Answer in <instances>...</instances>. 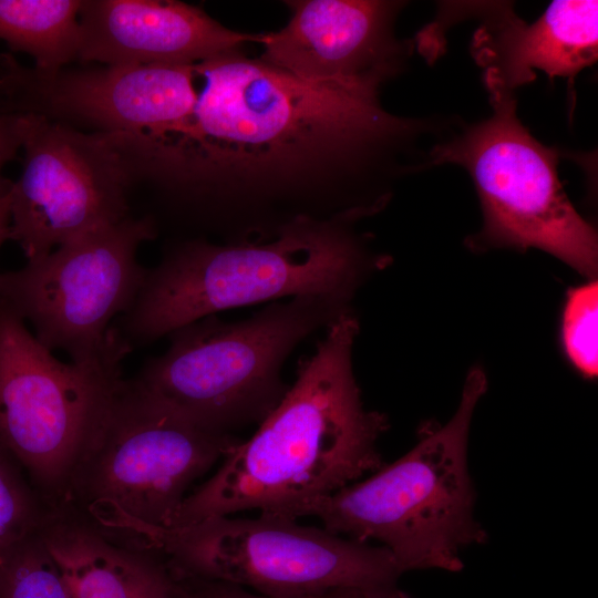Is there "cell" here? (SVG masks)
<instances>
[{"label": "cell", "mask_w": 598, "mask_h": 598, "mask_svg": "<svg viewBox=\"0 0 598 598\" xmlns=\"http://www.w3.org/2000/svg\"><path fill=\"white\" fill-rule=\"evenodd\" d=\"M205 85L190 115L156 135H137L138 178L195 193L347 155L409 130L384 112L375 85L302 81L231 52L196 63Z\"/></svg>", "instance_id": "cell-1"}, {"label": "cell", "mask_w": 598, "mask_h": 598, "mask_svg": "<svg viewBox=\"0 0 598 598\" xmlns=\"http://www.w3.org/2000/svg\"><path fill=\"white\" fill-rule=\"evenodd\" d=\"M358 331L351 311L327 327L281 401L186 496L169 527L249 509L297 519L306 505L385 464L377 441L388 420L364 409L353 373Z\"/></svg>", "instance_id": "cell-2"}, {"label": "cell", "mask_w": 598, "mask_h": 598, "mask_svg": "<svg viewBox=\"0 0 598 598\" xmlns=\"http://www.w3.org/2000/svg\"><path fill=\"white\" fill-rule=\"evenodd\" d=\"M122 378L107 393L71 457L61 509L103 537L137 548L144 533L169 527L190 486L238 444Z\"/></svg>", "instance_id": "cell-3"}, {"label": "cell", "mask_w": 598, "mask_h": 598, "mask_svg": "<svg viewBox=\"0 0 598 598\" xmlns=\"http://www.w3.org/2000/svg\"><path fill=\"white\" fill-rule=\"evenodd\" d=\"M381 264L342 223L307 216L289 221L265 244L185 243L146 271L117 331L132 347L218 311L266 300L327 296L349 302Z\"/></svg>", "instance_id": "cell-4"}, {"label": "cell", "mask_w": 598, "mask_h": 598, "mask_svg": "<svg viewBox=\"0 0 598 598\" xmlns=\"http://www.w3.org/2000/svg\"><path fill=\"white\" fill-rule=\"evenodd\" d=\"M486 386L484 372L473 369L447 423L424 424L417 443L400 458L311 502L297 518L315 516L333 534L378 540L403 571L461 570V550L487 539L474 518L475 491L467 466L471 420Z\"/></svg>", "instance_id": "cell-5"}, {"label": "cell", "mask_w": 598, "mask_h": 598, "mask_svg": "<svg viewBox=\"0 0 598 598\" xmlns=\"http://www.w3.org/2000/svg\"><path fill=\"white\" fill-rule=\"evenodd\" d=\"M348 311L340 299L298 296L237 322L208 316L168 334L167 350L132 381L190 421L231 433L260 423L277 406L288 390L281 378L286 358Z\"/></svg>", "instance_id": "cell-6"}, {"label": "cell", "mask_w": 598, "mask_h": 598, "mask_svg": "<svg viewBox=\"0 0 598 598\" xmlns=\"http://www.w3.org/2000/svg\"><path fill=\"white\" fill-rule=\"evenodd\" d=\"M143 547L162 554L179 575L228 581L276 598L384 595L398 590L404 573L383 546L266 514L150 528Z\"/></svg>", "instance_id": "cell-7"}, {"label": "cell", "mask_w": 598, "mask_h": 598, "mask_svg": "<svg viewBox=\"0 0 598 598\" xmlns=\"http://www.w3.org/2000/svg\"><path fill=\"white\" fill-rule=\"evenodd\" d=\"M489 97V118L430 153L432 164H457L474 182L483 227L468 246L542 249L592 279L597 234L563 189L557 150L538 142L522 124L513 94Z\"/></svg>", "instance_id": "cell-8"}, {"label": "cell", "mask_w": 598, "mask_h": 598, "mask_svg": "<svg viewBox=\"0 0 598 598\" xmlns=\"http://www.w3.org/2000/svg\"><path fill=\"white\" fill-rule=\"evenodd\" d=\"M155 235L151 218L130 216L83 235L0 272V302L51 352L75 363L104 358L126 342L111 322L136 298L147 271L137 250Z\"/></svg>", "instance_id": "cell-9"}, {"label": "cell", "mask_w": 598, "mask_h": 598, "mask_svg": "<svg viewBox=\"0 0 598 598\" xmlns=\"http://www.w3.org/2000/svg\"><path fill=\"white\" fill-rule=\"evenodd\" d=\"M123 343L104 358L59 361L0 302V441L48 507L56 504L79 440L123 378Z\"/></svg>", "instance_id": "cell-10"}, {"label": "cell", "mask_w": 598, "mask_h": 598, "mask_svg": "<svg viewBox=\"0 0 598 598\" xmlns=\"http://www.w3.org/2000/svg\"><path fill=\"white\" fill-rule=\"evenodd\" d=\"M25 116L23 167L11 183L10 239L28 260L128 217L135 179L120 134Z\"/></svg>", "instance_id": "cell-11"}, {"label": "cell", "mask_w": 598, "mask_h": 598, "mask_svg": "<svg viewBox=\"0 0 598 598\" xmlns=\"http://www.w3.org/2000/svg\"><path fill=\"white\" fill-rule=\"evenodd\" d=\"M195 64L62 68L45 72L0 54V111L86 133L155 135L197 102Z\"/></svg>", "instance_id": "cell-12"}, {"label": "cell", "mask_w": 598, "mask_h": 598, "mask_svg": "<svg viewBox=\"0 0 598 598\" xmlns=\"http://www.w3.org/2000/svg\"><path fill=\"white\" fill-rule=\"evenodd\" d=\"M277 32L261 35L262 61L302 81L379 86L393 66L391 2L306 0Z\"/></svg>", "instance_id": "cell-13"}, {"label": "cell", "mask_w": 598, "mask_h": 598, "mask_svg": "<svg viewBox=\"0 0 598 598\" xmlns=\"http://www.w3.org/2000/svg\"><path fill=\"white\" fill-rule=\"evenodd\" d=\"M261 35L223 27L181 1L85 0L76 60L104 65L196 64L236 52Z\"/></svg>", "instance_id": "cell-14"}, {"label": "cell", "mask_w": 598, "mask_h": 598, "mask_svg": "<svg viewBox=\"0 0 598 598\" xmlns=\"http://www.w3.org/2000/svg\"><path fill=\"white\" fill-rule=\"evenodd\" d=\"M485 17L471 52L489 94L511 93L542 70L570 81L598 56V2L556 0L532 23L507 2L481 6Z\"/></svg>", "instance_id": "cell-15"}, {"label": "cell", "mask_w": 598, "mask_h": 598, "mask_svg": "<svg viewBox=\"0 0 598 598\" xmlns=\"http://www.w3.org/2000/svg\"><path fill=\"white\" fill-rule=\"evenodd\" d=\"M39 536L71 598H185L162 554L114 543L61 509L47 507Z\"/></svg>", "instance_id": "cell-16"}, {"label": "cell", "mask_w": 598, "mask_h": 598, "mask_svg": "<svg viewBox=\"0 0 598 598\" xmlns=\"http://www.w3.org/2000/svg\"><path fill=\"white\" fill-rule=\"evenodd\" d=\"M79 0H0V41L53 72L78 56Z\"/></svg>", "instance_id": "cell-17"}, {"label": "cell", "mask_w": 598, "mask_h": 598, "mask_svg": "<svg viewBox=\"0 0 598 598\" xmlns=\"http://www.w3.org/2000/svg\"><path fill=\"white\" fill-rule=\"evenodd\" d=\"M47 505L0 441V569L39 534Z\"/></svg>", "instance_id": "cell-18"}, {"label": "cell", "mask_w": 598, "mask_h": 598, "mask_svg": "<svg viewBox=\"0 0 598 598\" xmlns=\"http://www.w3.org/2000/svg\"><path fill=\"white\" fill-rule=\"evenodd\" d=\"M0 598H71L39 534L0 569Z\"/></svg>", "instance_id": "cell-19"}, {"label": "cell", "mask_w": 598, "mask_h": 598, "mask_svg": "<svg viewBox=\"0 0 598 598\" xmlns=\"http://www.w3.org/2000/svg\"><path fill=\"white\" fill-rule=\"evenodd\" d=\"M598 286L590 281L570 289L563 309L561 344L574 368L586 379L598 371Z\"/></svg>", "instance_id": "cell-20"}, {"label": "cell", "mask_w": 598, "mask_h": 598, "mask_svg": "<svg viewBox=\"0 0 598 598\" xmlns=\"http://www.w3.org/2000/svg\"><path fill=\"white\" fill-rule=\"evenodd\" d=\"M179 575V574H178ZM185 598H276L247 591L244 587L228 581L204 579L179 575ZM364 595L358 591H338L310 598H355Z\"/></svg>", "instance_id": "cell-21"}, {"label": "cell", "mask_w": 598, "mask_h": 598, "mask_svg": "<svg viewBox=\"0 0 598 598\" xmlns=\"http://www.w3.org/2000/svg\"><path fill=\"white\" fill-rule=\"evenodd\" d=\"M25 116L0 111V188L7 179L1 176L3 166L14 158L22 147Z\"/></svg>", "instance_id": "cell-22"}, {"label": "cell", "mask_w": 598, "mask_h": 598, "mask_svg": "<svg viewBox=\"0 0 598 598\" xmlns=\"http://www.w3.org/2000/svg\"><path fill=\"white\" fill-rule=\"evenodd\" d=\"M11 183L12 182L7 179L4 185L0 188V247L7 239H10L9 192H10Z\"/></svg>", "instance_id": "cell-23"}, {"label": "cell", "mask_w": 598, "mask_h": 598, "mask_svg": "<svg viewBox=\"0 0 598 598\" xmlns=\"http://www.w3.org/2000/svg\"><path fill=\"white\" fill-rule=\"evenodd\" d=\"M355 598H409L408 595L400 589L384 595H360Z\"/></svg>", "instance_id": "cell-24"}]
</instances>
